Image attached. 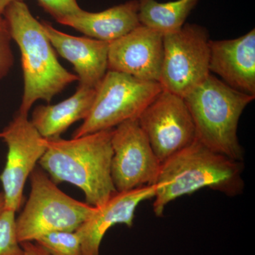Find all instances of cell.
<instances>
[{
  "label": "cell",
  "mask_w": 255,
  "mask_h": 255,
  "mask_svg": "<svg viewBox=\"0 0 255 255\" xmlns=\"http://www.w3.org/2000/svg\"><path fill=\"white\" fill-rule=\"evenodd\" d=\"M112 132L113 128L70 140L45 138L46 150L38 164L55 184L76 186L87 204L101 207L117 193L111 174Z\"/></svg>",
  "instance_id": "cell-1"
},
{
  "label": "cell",
  "mask_w": 255,
  "mask_h": 255,
  "mask_svg": "<svg viewBox=\"0 0 255 255\" xmlns=\"http://www.w3.org/2000/svg\"><path fill=\"white\" fill-rule=\"evenodd\" d=\"M244 164L215 152L198 140L161 163L155 186L153 211L163 215L171 201L209 188L228 196L244 190Z\"/></svg>",
  "instance_id": "cell-2"
},
{
  "label": "cell",
  "mask_w": 255,
  "mask_h": 255,
  "mask_svg": "<svg viewBox=\"0 0 255 255\" xmlns=\"http://www.w3.org/2000/svg\"><path fill=\"white\" fill-rule=\"evenodd\" d=\"M3 16L21 51L23 93L18 112L28 116L35 102H50L68 85L78 81V78L59 63L41 22L33 16L24 1L10 4Z\"/></svg>",
  "instance_id": "cell-3"
},
{
  "label": "cell",
  "mask_w": 255,
  "mask_h": 255,
  "mask_svg": "<svg viewBox=\"0 0 255 255\" xmlns=\"http://www.w3.org/2000/svg\"><path fill=\"white\" fill-rule=\"evenodd\" d=\"M255 98L210 74L184 97L195 126L196 140L215 152L243 162L245 153L238 140V124Z\"/></svg>",
  "instance_id": "cell-4"
},
{
  "label": "cell",
  "mask_w": 255,
  "mask_h": 255,
  "mask_svg": "<svg viewBox=\"0 0 255 255\" xmlns=\"http://www.w3.org/2000/svg\"><path fill=\"white\" fill-rule=\"evenodd\" d=\"M29 178V197L16 219L20 243L54 231H75L95 214L97 207L67 195L43 169L36 167Z\"/></svg>",
  "instance_id": "cell-5"
},
{
  "label": "cell",
  "mask_w": 255,
  "mask_h": 255,
  "mask_svg": "<svg viewBox=\"0 0 255 255\" xmlns=\"http://www.w3.org/2000/svg\"><path fill=\"white\" fill-rule=\"evenodd\" d=\"M162 90L158 82L108 70L96 90L90 113L73 137L114 128L127 121L137 119Z\"/></svg>",
  "instance_id": "cell-6"
},
{
  "label": "cell",
  "mask_w": 255,
  "mask_h": 255,
  "mask_svg": "<svg viewBox=\"0 0 255 255\" xmlns=\"http://www.w3.org/2000/svg\"><path fill=\"white\" fill-rule=\"evenodd\" d=\"M210 41L206 28L191 23L163 36L159 80L163 90L184 98L205 81L211 74Z\"/></svg>",
  "instance_id": "cell-7"
},
{
  "label": "cell",
  "mask_w": 255,
  "mask_h": 255,
  "mask_svg": "<svg viewBox=\"0 0 255 255\" xmlns=\"http://www.w3.org/2000/svg\"><path fill=\"white\" fill-rule=\"evenodd\" d=\"M137 120L161 163L196 140L184 99L167 90L159 92Z\"/></svg>",
  "instance_id": "cell-8"
},
{
  "label": "cell",
  "mask_w": 255,
  "mask_h": 255,
  "mask_svg": "<svg viewBox=\"0 0 255 255\" xmlns=\"http://www.w3.org/2000/svg\"><path fill=\"white\" fill-rule=\"evenodd\" d=\"M0 139L7 146L6 164L0 174L4 196V209L16 212L23 201L25 184L46 150L45 138L28 120L18 113L0 131Z\"/></svg>",
  "instance_id": "cell-9"
},
{
  "label": "cell",
  "mask_w": 255,
  "mask_h": 255,
  "mask_svg": "<svg viewBox=\"0 0 255 255\" xmlns=\"http://www.w3.org/2000/svg\"><path fill=\"white\" fill-rule=\"evenodd\" d=\"M111 174L117 192L155 185L161 162L137 119L114 128Z\"/></svg>",
  "instance_id": "cell-10"
},
{
  "label": "cell",
  "mask_w": 255,
  "mask_h": 255,
  "mask_svg": "<svg viewBox=\"0 0 255 255\" xmlns=\"http://www.w3.org/2000/svg\"><path fill=\"white\" fill-rule=\"evenodd\" d=\"M163 53V35L140 24L110 43L108 70L159 82Z\"/></svg>",
  "instance_id": "cell-11"
},
{
  "label": "cell",
  "mask_w": 255,
  "mask_h": 255,
  "mask_svg": "<svg viewBox=\"0 0 255 255\" xmlns=\"http://www.w3.org/2000/svg\"><path fill=\"white\" fill-rule=\"evenodd\" d=\"M155 186L117 192L76 230L81 242L82 255H100L101 243L106 233L117 224L133 225L135 212L140 203L154 199Z\"/></svg>",
  "instance_id": "cell-12"
},
{
  "label": "cell",
  "mask_w": 255,
  "mask_h": 255,
  "mask_svg": "<svg viewBox=\"0 0 255 255\" xmlns=\"http://www.w3.org/2000/svg\"><path fill=\"white\" fill-rule=\"evenodd\" d=\"M210 73L231 88L255 97V29L234 39L210 41Z\"/></svg>",
  "instance_id": "cell-13"
},
{
  "label": "cell",
  "mask_w": 255,
  "mask_h": 255,
  "mask_svg": "<svg viewBox=\"0 0 255 255\" xmlns=\"http://www.w3.org/2000/svg\"><path fill=\"white\" fill-rule=\"evenodd\" d=\"M41 23L53 48L73 65L79 87L97 90L108 71L110 43L87 36H71L45 21Z\"/></svg>",
  "instance_id": "cell-14"
},
{
  "label": "cell",
  "mask_w": 255,
  "mask_h": 255,
  "mask_svg": "<svg viewBox=\"0 0 255 255\" xmlns=\"http://www.w3.org/2000/svg\"><path fill=\"white\" fill-rule=\"evenodd\" d=\"M138 7L137 0H130L100 12L82 9L78 14L57 21L90 38L111 43L140 26Z\"/></svg>",
  "instance_id": "cell-15"
},
{
  "label": "cell",
  "mask_w": 255,
  "mask_h": 255,
  "mask_svg": "<svg viewBox=\"0 0 255 255\" xmlns=\"http://www.w3.org/2000/svg\"><path fill=\"white\" fill-rule=\"evenodd\" d=\"M95 95V89L78 87L73 95L60 103L37 107L32 114L31 123L44 138L59 137L75 122L87 118Z\"/></svg>",
  "instance_id": "cell-16"
},
{
  "label": "cell",
  "mask_w": 255,
  "mask_h": 255,
  "mask_svg": "<svg viewBox=\"0 0 255 255\" xmlns=\"http://www.w3.org/2000/svg\"><path fill=\"white\" fill-rule=\"evenodd\" d=\"M140 24L161 34L179 31L199 0H176L158 2L156 0H137Z\"/></svg>",
  "instance_id": "cell-17"
},
{
  "label": "cell",
  "mask_w": 255,
  "mask_h": 255,
  "mask_svg": "<svg viewBox=\"0 0 255 255\" xmlns=\"http://www.w3.org/2000/svg\"><path fill=\"white\" fill-rule=\"evenodd\" d=\"M34 242L50 255H82L81 242L76 231H54Z\"/></svg>",
  "instance_id": "cell-18"
},
{
  "label": "cell",
  "mask_w": 255,
  "mask_h": 255,
  "mask_svg": "<svg viewBox=\"0 0 255 255\" xmlns=\"http://www.w3.org/2000/svg\"><path fill=\"white\" fill-rule=\"evenodd\" d=\"M14 211L4 209L0 214V255H23L16 233Z\"/></svg>",
  "instance_id": "cell-19"
},
{
  "label": "cell",
  "mask_w": 255,
  "mask_h": 255,
  "mask_svg": "<svg viewBox=\"0 0 255 255\" xmlns=\"http://www.w3.org/2000/svg\"><path fill=\"white\" fill-rule=\"evenodd\" d=\"M12 40L9 26L3 16H0V80L4 78L14 65V55L11 48Z\"/></svg>",
  "instance_id": "cell-20"
},
{
  "label": "cell",
  "mask_w": 255,
  "mask_h": 255,
  "mask_svg": "<svg viewBox=\"0 0 255 255\" xmlns=\"http://www.w3.org/2000/svg\"><path fill=\"white\" fill-rule=\"evenodd\" d=\"M55 20L78 14L82 9L77 0H37Z\"/></svg>",
  "instance_id": "cell-21"
},
{
  "label": "cell",
  "mask_w": 255,
  "mask_h": 255,
  "mask_svg": "<svg viewBox=\"0 0 255 255\" xmlns=\"http://www.w3.org/2000/svg\"><path fill=\"white\" fill-rule=\"evenodd\" d=\"M21 246L23 248V255H50L36 242H24L21 243Z\"/></svg>",
  "instance_id": "cell-22"
},
{
  "label": "cell",
  "mask_w": 255,
  "mask_h": 255,
  "mask_svg": "<svg viewBox=\"0 0 255 255\" xmlns=\"http://www.w3.org/2000/svg\"><path fill=\"white\" fill-rule=\"evenodd\" d=\"M16 1H23V0H0V16H3L6 7Z\"/></svg>",
  "instance_id": "cell-23"
},
{
  "label": "cell",
  "mask_w": 255,
  "mask_h": 255,
  "mask_svg": "<svg viewBox=\"0 0 255 255\" xmlns=\"http://www.w3.org/2000/svg\"><path fill=\"white\" fill-rule=\"evenodd\" d=\"M5 205L4 196L3 192H0V214L4 211Z\"/></svg>",
  "instance_id": "cell-24"
}]
</instances>
